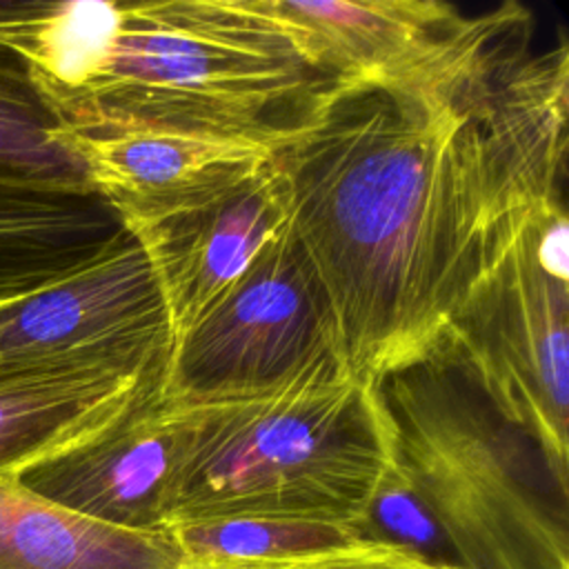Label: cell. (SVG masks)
Wrapping results in <instances>:
<instances>
[{"instance_id": "12", "label": "cell", "mask_w": 569, "mask_h": 569, "mask_svg": "<svg viewBox=\"0 0 569 569\" xmlns=\"http://www.w3.org/2000/svg\"><path fill=\"white\" fill-rule=\"evenodd\" d=\"M160 365L0 367V480H18L27 469L78 442Z\"/></svg>"}, {"instance_id": "10", "label": "cell", "mask_w": 569, "mask_h": 569, "mask_svg": "<svg viewBox=\"0 0 569 569\" xmlns=\"http://www.w3.org/2000/svg\"><path fill=\"white\" fill-rule=\"evenodd\" d=\"M287 227V187L271 160L233 187L127 229L151 264L173 342Z\"/></svg>"}, {"instance_id": "11", "label": "cell", "mask_w": 569, "mask_h": 569, "mask_svg": "<svg viewBox=\"0 0 569 569\" xmlns=\"http://www.w3.org/2000/svg\"><path fill=\"white\" fill-rule=\"evenodd\" d=\"M58 138L124 229L200 202L273 160L260 140L167 127H58Z\"/></svg>"}, {"instance_id": "4", "label": "cell", "mask_w": 569, "mask_h": 569, "mask_svg": "<svg viewBox=\"0 0 569 569\" xmlns=\"http://www.w3.org/2000/svg\"><path fill=\"white\" fill-rule=\"evenodd\" d=\"M393 460L460 569H569V473L445 358L378 385Z\"/></svg>"}, {"instance_id": "14", "label": "cell", "mask_w": 569, "mask_h": 569, "mask_svg": "<svg viewBox=\"0 0 569 569\" xmlns=\"http://www.w3.org/2000/svg\"><path fill=\"white\" fill-rule=\"evenodd\" d=\"M122 231L98 193L0 189V305L82 267Z\"/></svg>"}, {"instance_id": "8", "label": "cell", "mask_w": 569, "mask_h": 569, "mask_svg": "<svg viewBox=\"0 0 569 569\" xmlns=\"http://www.w3.org/2000/svg\"><path fill=\"white\" fill-rule=\"evenodd\" d=\"M171 347L151 264L127 229L82 267L0 309V367L149 369Z\"/></svg>"}, {"instance_id": "16", "label": "cell", "mask_w": 569, "mask_h": 569, "mask_svg": "<svg viewBox=\"0 0 569 569\" xmlns=\"http://www.w3.org/2000/svg\"><path fill=\"white\" fill-rule=\"evenodd\" d=\"M184 560L267 562L311 556L360 542L356 529L280 518H222L171 527Z\"/></svg>"}, {"instance_id": "18", "label": "cell", "mask_w": 569, "mask_h": 569, "mask_svg": "<svg viewBox=\"0 0 569 569\" xmlns=\"http://www.w3.org/2000/svg\"><path fill=\"white\" fill-rule=\"evenodd\" d=\"M182 569H436L385 542L360 540L349 547L320 551L311 556L267 560V562H193Z\"/></svg>"}, {"instance_id": "13", "label": "cell", "mask_w": 569, "mask_h": 569, "mask_svg": "<svg viewBox=\"0 0 569 569\" xmlns=\"http://www.w3.org/2000/svg\"><path fill=\"white\" fill-rule=\"evenodd\" d=\"M171 529L131 531L0 480V569H182Z\"/></svg>"}, {"instance_id": "6", "label": "cell", "mask_w": 569, "mask_h": 569, "mask_svg": "<svg viewBox=\"0 0 569 569\" xmlns=\"http://www.w3.org/2000/svg\"><path fill=\"white\" fill-rule=\"evenodd\" d=\"M329 80L478 104L527 56L531 13L505 2L465 16L440 0H244Z\"/></svg>"}, {"instance_id": "7", "label": "cell", "mask_w": 569, "mask_h": 569, "mask_svg": "<svg viewBox=\"0 0 569 569\" xmlns=\"http://www.w3.org/2000/svg\"><path fill=\"white\" fill-rule=\"evenodd\" d=\"M331 360L342 362L327 298L287 227L173 342L164 382L182 402H209L273 389Z\"/></svg>"}, {"instance_id": "5", "label": "cell", "mask_w": 569, "mask_h": 569, "mask_svg": "<svg viewBox=\"0 0 569 569\" xmlns=\"http://www.w3.org/2000/svg\"><path fill=\"white\" fill-rule=\"evenodd\" d=\"M569 224L565 200L498 216L440 358L569 473Z\"/></svg>"}, {"instance_id": "2", "label": "cell", "mask_w": 569, "mask_h": 569, "mask_svg": "<svg viewBox=\"0 0 569 569\" xmlns=\"http://www.w3.org/2000/svg\"><path fill=\"white\" fill-rule=\"evenodd\" d=\"M391 460L378 387L338 360L260 393L187 402L169 529L280 518L358 531Z\"/></svg>"}, {"instance_id": "3", "label": "cell", "mask_w": 569, "mask_h": 569, "mask_svg": "<svg viewBox=\"0 0 569 569\" xmlns=\"http://www.w3.org/2000/svg\"><path fill=\"white\" fill-rule=\"evenodd\" d=\"M102 67L58 127L138 124L271 142L331 82L244 0L118 2Z\"/></svg>"}, {"instance_id": "17", "label": "cell", "mask_w": 569, "mask_h": 569, "mask_svg": "<svg viewBox=\"0 0 569 569\" xmlns=\"http://www.w3.org/2000/svg\"><path fill=\"white\" fill-rule=\"evenodd\" d=\"M360 538L385 542L436 569H460L458 560L396 460L385 471L360 525Z\"/></svg>"}, {"instance_id": "9", "label": "cell", "mask_w": 569, "mask_h": 569, "mask_svg": "<svg viewBox=\"0 0 569 569\" xmlns=\"http://www.w3.org/2000/svg\"><path fill=\"white\" fill-rule=\"evenodd\" d=\"M167 362L144 373L122 405L71 447L16 482L38 498L102 525L169 529L187 402L164 382Z\"/></svg>"}, {"instance_id": "15", "label": "cell", "mask_w": 569, "mask_h": 569, "mask_svg": "<svg viewBox=\"0 0 569 569\" xmlns=\"http://www.w3.org/2000/svg\"><path fill=\"white\" fill-rule=\"evenodd\" d=\"M0 189L93 193L22 62L0 47Z\"/></svg>"}, {"instance_id": "19", "label": "cell", "mask_w": 569, "mask_h": 569, "mask_svg": "<svg viewBox=\"0 0 569 569\" xmlns=\"http://www.w3.org/2000/svg\"><path fill=\"white\" fill-rule=\"evenodd\" d=\"M38 0H0V24L29 13Z\"/></svg>"}, {"instance_id": "1", "label": "cell", "mask_w": 569, "mask_h": 569, "mask_svg": "<svg viewBox=\"0 0 569 569\" xmlns=\"http://www.w3.org/2000/svg\"><path fill=\"white\" fill-rule=\"evenodd\" d=\"M487 98L456 107L331 80L271 142L289 229L358 380L378 387L442 347L502 213L478 122Z\"/></svg>"}, {"instance_id": "20", "label": "cell", "mask_w": 569, "mask_h": 569, "mask_svg": "<svg viewBox=\"0 0 569 569\" xmlns=\"http://www.w3.org/2000/svg\"><path fill=\"white\" fill-rule=\"evenodd\" d=\"M13 302H16V300H13ZM7 305H11V302H7ZM7 305H0V309H4V307H7Z\"/></svg>"}]
</instances>
